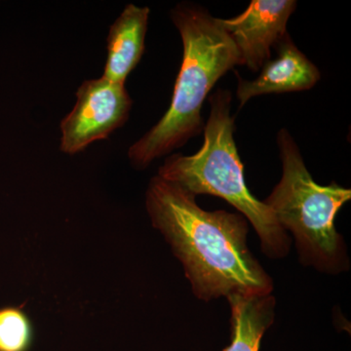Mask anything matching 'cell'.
Listing matches in <instances>:
<instances>
[{
	"instance_id": "8992f818",
	"label": "cell",
	"mask_w": 351,
	"mask_h": 351,
	"mask_svg": "<svg viewBox=\"0 0 351 351\" xmlns=\"http://www.w3.org/2000/svg\"><path fill=\"white\" fill-rule=\"evenodd\" d=\"M297 7L295 0H252L248 8L232 19H218L239 51V66L253 71L270 60L271 49L287 34Z\"/></svg>"
},
{
	"instance_id": "7a4b0ae2",
	"label": "cell",
	"mask_w": 351,
	"mask_h": 351,
	"mask_svg": "<svg viewBox=\"0 0 351 351\" xmlns=\"http://www.w3.org/2000/svg\"><path fill=\"white\" fill-rule=\"evenodd\" d=\"M171 19L184 47L181 68L167 112L128 149L137 168L147 167L200 134L205 125L201 108L208 94L219 78L239 66L234 43L206 9L180 3L171 11Z\"/></svg>"
},
{
	"instance_id": "6da1fadb",
	"label": "cell",
	"mask_w": 351,
	"mask_h": 351,
	"mask_svg": "<svg viewBox=\"0 0 351 351\" xmlns=\"http://www.w3.org/2000/svg\"><path fill=\"white\" fill-rule=\"evenodd\" d=\"M196 196L158 175L152 178L145 204L184 265L198 299L269 295L271 278L247 245L248 223L242 215L205 211Z\"/></svg>"
},
{
	"instance_id": "9c48e42d",
	"label": "cell",
	"mask_w": 351,
	"mask_h": 351,
	"mask_svg": "<svg viewBox=\"0 0 351 351\" xmlns=\"http://www.w3.org/2000/svg\"><path fill=\"white\" fill-rule=\"evenodd\" d=\"M232 308V343L223 351H258L261 339L274 320L272 295L228 298Z\"/></svg>"
},
{
	"instance_id": "ba28073f",
	"label": "cell",
	"mask_w": 351,
	"mask_h": 351,
	"mask_svg": "<svg viewBox=\"0 0 351 351\" xmlns=\"http://www.w3.org/2000/svg\"><path fill=\"white\" fill-rule=\"evenodd\" d=\"M149 7L128 4L110 27L108 57L103 77L125 84L145 52V39L149 16Z\"/></svg>"
},
{
	"instance_id": "52a82bcc",
	"label": "cell",
	"mask_w": 351,
	"mask_h": 351,
	"mask_svg": "<svg viewBox=\"0 0 351 351\" xmlns=\"http://www.w3.org/2000/svg\"><path fill=\"white\" fill-rule=\"evenodd\" d=\"M274 49L278 51L276 59L263 64L257 78L245 80L237 76L240 108L261 95L306 91L319 82V69L295 46L288 32Z\"/></svg>"
},
{
	"instance_id": "3957f363",
	"label": "cell",
	"mask_w": 351,
	"mask_h": 351,
	"mask_svg": "<svg viewBox=\"0 0 351 351\" xmlns=\"http://www.w3.org/2000/svg\"><path fill=\"white\" fill-rule=\"evenodd\" d=\"M232 101L228 90L218 89L210 97L211 110L203 129L202 147L193 156L175 154L167 157L158 176L193 195L223 198L255 228L267 257H285L291 243L287 232L271 210L247 188L243 164L235 145Z\"/></svg>"
},
{
	"instance_id": "277c9868",
	"label": "cell",
	"mask_w": 351,
	"mask_h": 351,
	"mask_svg": "<svg viewBox=\"0 0 351 351\" xmlns=\"http://www.w3.org/2000/svg\"><path fill=\"white\" fill-rule=\"evenodd\" d=\"M282 178L263 201L284 230L293 233L302 263L336 274L348 269V260L335 218L351 198L350 189L336 182L321 186L313 181L287 129L277 135Z\"/></svg>"
},
{
	"instance_id": "5b68a950",
	"label": "cell",
	"mask_w": 351,
	"mask_h": 351,
	"mask_svg": "<svg viewBox=\"0 0 351 351\" xmlns=\"http://www.w3.org/2000/svg\"><path fill=\"white\" fill-rule=\"evenodd\" d=\"M131 107L125 84L103 76L83 82L76 92L75 108L61 122V151L73 156L108 138L125 123Z\"/></svg>"
},
{
	"instance_id": "30bf717a",
	"label": "cell",
	"mask_w": 351,
	"mask_h": 351,
	"mask_svg": "<svg viewBox=\"0 0 351 351\" xmlns=\"http://www.w3.org/2000/svg\"><path fill=\"white\" fill-rule=\"evenodd\" d=\"M32 343L31 321L17 307L0 308V351H27Z\"/></svg>"
}]
</instances>
